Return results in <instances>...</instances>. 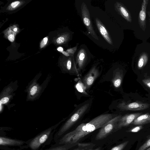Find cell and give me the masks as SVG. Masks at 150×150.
Returning a JSON list of instances; mask_svg holds the SVG:
<instances>
[{
	"label": "cell",
	"instance_id": "21",
	"mask_svg": "<svg viewBox=\"0 0 150 150\" xmlns=\"http://www.w3.org/2000/svg\"><path fill=\"white\" fill-rule=\"evenodd\" d=\"M129 142V141H125L113 147L110 150H122Z\"/></svg>",
	"mask_w": 150,
	"mask_h": 150
},
{
	"label": "cell",
	"instance_id": "23",
	"mask_svg": "<svg viewBox=\"0 0 150 150\" xmlns=\"http://www.w3.org/2000/svg\"><path fill=\"white\" fill-rule=\"evenodd\" d=\"M67 39V37L61 36L57 39L56 41L58 44H61L64 42Z\"/></svg>",
	"mask_w": 150,
	"mask_h": 150
},
{
	"label": "cell",
	"instance_id": "31",
	"mask_svg": "<svg viewBox=\"0 0 150 150\" xmlns=\"http://www.w3.org/2000/svg\"><path fill=\"white\" fill-rule=\"evenodd\" d=\"M62 53L65 56L68 57L70 55L67 52L63 51L62 52Z\"/></svg>",
	"mask_w": 150,
	"mask_h": 150
},
{
	"label": "cell",
	"instance_id": "11",
	"mask_svg": "<svg viewBox=\"0 0 150 150\" xmlns=\"http://www.w3.org/2000/svg\"><path fill=\"white\" fill-rule=\"evenodd\" d=\"M150 123V114L149 113L142 114L137 117L131 124L136 125H142Z\"/></svg>",
	"mask_w": 150,
	"mask_h": 150
},
{
	"label": "cell",
	"instance_id": "8",
	"mask_svg": "<svg viewBox=\"0 0 150 150\" xmlns=\"http://www.w3.org/2000/svg\"><path fill=\"white\" fill-rule=\"evenodd\" d=\"M142 114L141 113H135L122 116L116 125L113 132H115L123 127L129 125L135 119Z\"/></svg>",
	"mask_w": 150,
	"mask_h": 150
},
{
	"label": "cell",
	"instance_id": "36",
	"mask_svg": "<svg viewBox=\"0 0 150 150\" xmlns=\"http://www.w3.org/2000/svg\"></svg>",
	"mask_w": 150,
	"mask_h": 150
},
{
	"label": "cell",
	"instance_id": "6",
	"mask_svg": "<svg viewBox=\"0 0 150 150\" xmlns=\"http://www.w3.org/2000/svg\"><path fill=\"white\" fill-rule=\"evenodd\" d=\"M150 105L139 101L132 103H127L122 101L119 103L117 107L122 111H138L146 109L149 108Z\"/></svg>",
	"mask_w": 150,
	"mask_h": 150
},
{
	"label": "cell",
	"instance_id": "28",
	"mask_svg": "<svg viewBox=\"0 0 150 150\" xmlns=\"http://www.w3.org/2000/svg\"><path fill=\"white\" fill-rule=\"evenodd\" d=\"M90 144L89 143H77L78 146L80 147H85L86 146L90 145Z\"/></svg>",
	"mask_w": 150,
	"mask_h": 150
},
{
	"label": "cell",
	"instance_id": "10",
	"mask_svg": "<svg viewBox=\"0 0 150 150\" xmlns=\"http://www.w3.org/2000/svg\"><path fill=\"white\" fill-rule=\"evenodd\" d=\"M96 22L99 32L104 39L109 44L112 45V40L104 26L98 18H96Z\"/></svg>",
	"mask_w": 150,
	"mask_h": 150
},
{
	"label": "cell",
	"instance_id": "24",
	"mask_svg": "<svg viewBox=\"0 0 150 150\" xmlns=\"http://www.w3.org/2000/svg\"><path fill=\"white\" fill-rule=\"evenodd\" d=\"M142 82L146 86L150 88V78L143 79Z\"/></svg>",
	"mask_w": 150,
	"mask_h": 150
},
{
	"label": "cell",
	"instance_id": "18",
	"mask_svg": "<svg viewBox=\"0 0 150 150\" xmlns=\"http://www.w3.org/2000/svg\"><path fill=\"white\" fill-rule=\"evenodd\" d=\"M76 87L77 90L79 92L86 94L85 90L86 89V87L83 83L81 81H79L76 85Z\"/></svg>",
	"mask_w": 150,
	"mask_h": 150
},
{
	"label": "cell",
	"instance_id": "19",
	"mask_svg": "<svg viewBox=\"0 0 150 150\" xmlns=\"http://www.w3.org/2000/svg\"><path fill=\"white\" fill-rule=\"evenodd\" d=\"M39 87L38 85H35L32 86L29 92V95L33 97L38 94V93L40 91Z\"/></svg>",
	"mask_w": 150,
	"mask_h": 150
},
{
	"label": "cell",
	"instance_id": "17",
	"mask_svg": "<svg viewBox=\"0 0 150 150\" xmlns=\"http://www.w3.org/2000/svg\"><path fill=\"white\" fill-rule=\"evenodd\" d=\"M148 61V58L146 55H142L139 58L137 64L138 68L141 69L146 64Z\"/></svg>",
	"mask_w": 150,
	"mask_h": 150
},
{
	"label": "cell",
	"instance_id": "3",
	"mask_svg": "<svg viewBox=\"0 0 150 150\" xmlns=\"http://www.w3.org/2000/svg\"><path fill=\"white\" fill-rule=\"evenodd\" d=\"M89 103L85 104L80 107L61 127L54 134L53 140L55 142L64 134L83 115L88 108Z\"/></svg>",
	"mask_w": 150,
	"mask_h": 150
},
{
	"label": "cell",
	"instance_id": "22",
	"mask_svg": "<svg viewBox=\"0 0 150 150\" xmlns=\"http://www.w3.org/2000/svg\"><path fill=\"white\" fill-rule=\"evenodd\" d=\"M143 128V127L142 125H138L130 129L127 132H137L140 131Z\"/></svg>",
	"mask_w": 150,
	"mask_h": 150
},
{
	"label": "cell",
	"instance_id": "33",
	"mask_svg": "<svg viewBox=\"0 0 150 150\" xmlns=\"http://www.w3.org/2000/svg\"><path fill=\"white\" fill-rule=\"evenodd\" d=\"M88 150H101V148H100V147H99L95 149H90Z\"/></svg>",
	"mask_w": 150,
	"mask_h": 150
},
{
	"label": "cell",
	"instance_id": "14",
	"mask_svg": "<svg viewBox=\"0 0 150 150\" xmlns=\"http://www.w3.org/2000/svg\"><path fill=\"white\" fill-rule=\"evenodd\" d=\"M123 77V73L120 71H116L113 74L112 82L116 88H119L121 85Z\"/></svg>",
	"mask_w": 150,
	"mask_h": 150
},
{
	"label": "cell",
	"instance_id": "2",
	"mask_svg": "<svg viewBox=\"0 0 150 150\" xmlns=\"http://www.w3.org/2000/svg\"><path fill=\"white\" fill-rule=\"evenodd\" d=\"M67 118L56 124L41 132L33 138L26 141L28 148L31 150H41L45 146L50 144L53 139L57 127Z\"/></svg>",
	"mask_w": 150,
	"mask_h": 150
},
{
	"label": "cell",
	"instance_id": "29",
	"mask_svg": "<svg viewBox=\"0 0 150 150\" xmlns=\"http://www.w3.org/2000/svg\"><path fill=\"white\" fill-rule=\"evenodd\" d=\"M8 39L9 41L12 42H13L14 40V36L13 34H10L8 37Z\"/></svg>",
	"mask_w": 150,
	"mask_h": 150
},
{
	"label": "cell",
	"instance_id": "15",
	"mask_svg": "<svg viewBox=\"0 0 150 150\" xmlns=\"http://www.w3.org/2000/svg\"><path fill=\"white\" fill-rule=\"evenodd\" d=\"M148 1L143 0L142 4V9L139 13V18L142 25H145L146 18V10Z\"/></svg>",
	"mask_w": 150,
	"mask_h": 150
},
{
	"label": "cell",
	"instance_id": "27",
	"mask_svg": "<svg viewBox=\"0 0 150 150\" xmlns=\"http://www.w3.org/2000/svg\"><path fill=\"white\" fill-rule=\"evenodd\" d=\"M20 3V2L18 1H14L11 4V6L13 8H15L18 6Z\"/></svg>",
	"mask_w": 150,
	"mask_h": 150
},
{
	"label": "cell",
	"instance_id": "1",
	"mask_svg": "<svg viewBox=\"0 0 150 150\" xmlns=\"http://www.w3.org/2000/svg\"><path fill=\"white\" fill-rule=\"evenodd\" d=\"M116 116L111 114L101 115L86 123H82L74 130L65 134L54 142L52 146L77 143L80 139L95 130L100 128Z\"/></svg>",
	"mask_w": 150,
	"mask_h": 150
},
{
	"label": "cell",
	"instance_id": "32",
	"mask_svg": "<svg viewBox=\"0 0 150 150\" xmlns=\"http://www.w3.org/2000/svg\"><path fill=\"white\" fill-rule=\"evenodd\" d=\"M73 150H86V148H77L76 149H74Z\"/></svg>",
	"mask_w": 150,
	"mask_h": 150
},
{
	"label": "cell",
	"instance_id": "5",
	"mask_svg": "<svg viewBox=\"0 0 150 150\" xmlns=\"http://www.w3.org/2000/svg\"><path fill=\"white\" fill-rule=\"evenodd\" d=\"M121 116V115L116 116L100 128L96 135V140H98L103 139L113 132L116 125Z\"/></svg>",
	"mask_w": 150,
	"mask_h": 150
},
{
	"label": "cell",
	"instance_id": "9",
	"mask_svg": "<svg viewBox=\"0 0 150 150\" xmlns=\"http://www.w3.org/2000/svg\"><path fill=\"white\" fill-rule=\"evenodd\" d=\"M99 74L98 69L94 67L84 76L83 79V82L86 89L89 88L93 84Z\"/></svg>",
	"mask_w": 150,
	"mask_h": 150
},
{
	"label": "cell",
	"instance_id": "7",
	"mask_svg": "<svg viewBox=\"0 0 150 150\" xmlns=\"http://www.w3.org/2000/svg\"><path fill=\"white\" fill-rule=\"evenodd\" d=\"M81 11L83 22L87 28L89 33L95 39L98 40L92 24L89 11L86 4L83 3L81 6Z\"/></svg>",
	"mask_w": 150,
	"mask_h": 150
},
{
	"label": "cell",
	"instance_id": "25",
	"mask_svg": "<svg viewBox=\"0 0 150 150\" xmlns=\"http://www.w3.org/2000/svg\"><path fill=\"white\" fill-rule=\"evenodd\" d=\"M77 47V46H76L72 48L68 49L66 51L69 54L73 55L76 50Z\"/></svg>",
	"mask_w": 150,
	"mask_h": 150
},
{
	"label": "cell",
	"instance_id": "34",
	"mask_svg": "<svg viewBox=\"0 0 150 150\" xmlns=\"http://www.w3.org/2000/svg\"><path fill=\"white\" fill-rule=\"evenodd\" d=\"M13 30L15 32L17 30V28H14L13 29Z\"/></svg>",
	"mask_w": 150,
	"mask_h": 150
},
{
	"label": "cell",
	"instance_id": "35",
	"mask_svg": "<svg viewBox=\"0 0 150 150\" xmlns=\"http://www.w3.org/2000/svg\"><path fill=\"white\" fill-rule=\"evenodd\" d=\"M145 150H150V147L148 148Z\"/></svg>",
	"mask_w": 150,
	"mask_h": 150
},
{
	"label": "cell",
	"instance_id": "26",
	"mask_svg": "<svg viewBox=\"0 0 150 150\" xmlns=\"http://www.w3.org/2000/svg\"><path fill=\"white\" fill-rule=\"evenodd\" d=\"M48 40L47 37H45L43 38L42 41L40 44V47L41 48L43 47L46 45Z\"/></svg>",
	"mask_w": 150,
	"mask_h": 150
},
{
	"label": "cell",
	"instance_id": "30",
	"mask_svg": "<svg viewBox=\"0 0 150 150\" xmlns=\"http://www.w3.org/2000/svg\"><path fill=\"white\" fill-rule=\"evenodd\" d=\"M57 50L58 51L60 52H62L63 51V48L60 47H58L57 48Z\"/></svg>",
	"mask_w": 150,
	"mask_h": 150
},
{
	"label": "cell",
	"instance_id": "13",
	"mask_svg": "<svg viewBox=\"0 0 150 150\" xmlns=\"http://www.w3.org/2000/svg\"><path fill=\"white\" fill-rule=\"evenodd\" d=\"M115 8L128 21H131L130 14L125 7L121 3L116 2L115 5Z\"/></svg>",
	"mask_w": 150,
	"mask_h": 150
},
{
	"label": "cell",
	"instance_id": "16",
	"mask_svg": "<svg viewBox=\"0 0 150 150\" xmlns=\"http://www.w3.org/2000/svg\"><path fill=\"white\" fill-rule=\"evenodd\" d=\"M76 145H77V143L68 144L56 146H51L49 148L41 150H69Z\"/></svg>",
	"mask_w": 150,
	"mask_h": 150
},
{
	"label": "cell",
	"instance_id": "4",
	"mask_svg": "<svg viewBox=\"0 0 150 150\" xmlns=\"http://www.w3.org/2000/svg\"><path fill=\"white\" fill-rule=\"evenodd\" d=\"M28 148L26 141L4 136L0 137V149L4 150H21Z\"/></svg>",
	"mask_w": 150,
	"mask_h": 150
},
{
	"label": "cell",
	"instance_id": "20",
	"mask_svg": "<svg viewBox=\"0 0 150 150\" xmlns=\"http://www.w3.org/2000/svg\"><path fill=\"white\" fill-rule=\"evenodd\" d=\"M149 147H150V135L147 136L146 141L138 150H145Z\"/></svg>",
	"mask_w": 150,
	"mask_h": 150
},
{
	"label": "cell",
	"instance_id": "12",
	"mask_svg": "<svg viewBox=\"0 0 150 150\" xmlns=\"http://www.w3.org/2000/svg\"><path fill=\"white\" fill-rule=\"evenodd\" d=\"M79 70L84 67L86 60V55L84 49L80 50L78 53L76 58Z\"/></svg>",
	"mask_w": 150,
	"mask_h": 150
}]
</instances>
